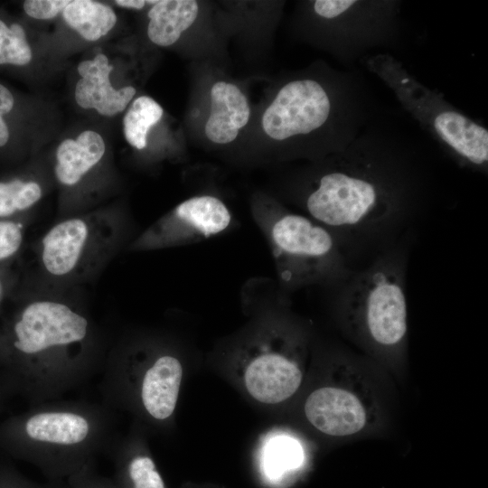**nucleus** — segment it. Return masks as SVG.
<instances>
[{"instance_id":"2eb2a0df","label":"nucleus","mask_w":488,"mask_h":488,"mask_svg":"<svg viewBox=\"0 0 488 488\" xmlns=\"http://www.w3.org/2000/svg\"><path fill=\"white\" fill-rule=\"evenodd\" d=\"M199 5L193 0L156 1L147 15V35L156 45L174 44L195 21Z\"/></svg>"},{"instance_id":"423d86ee","label":"nucleus","mask_w":488,"mask_h":488,"mask_svg":"<svg viewBox=\"0 0 488 488\" xmlns=\"http://www.w3.org/2000/svg\"><path fill=\"white\" fill-rule=\"evenodd\" d=\"M361 63L380 79L402 107L461 167L483 174L488 168V130L426 87L388 53L367 54Z\"/></svg>"},{"instance_id":"f257e3e1","label":"nucleus","mask_w":488,"mask_h":488,"mask_svg":"<svg viewBox=\"0 0 488 488\" xmlns=\"http://www.w3.org/2000/svg\"><path fill=\"white\" fill-rule=\"evenodd\" d=\"M314 179L305 200L311 219L341 239H371L401 221L415 182L393 141L363 130Z\"/></svg>"},{"instance_id":"5701e85b","label":"nucleus","mask_w":488,"mask_h":488,"mask_svg":"<svg viewBox=\"0 0 488 488\" xmlns=\"http://www.w3.org/2000/svg\"><path fill=\"white\" fill-rule=\"evenodd\" d=\"M70 3L69 0H26L23 2V7L30 17L47 20L54 18Z\"/></svg>"},{"instance_id":"9d476101","label":"nucleus","mask_w":488,"mask_h":488,"mask_svg":"<svg viewBox=\"0 0 488 488\" xmlns=\"http://www.w3.org/2000/svg\"><path fill=\"white\" fill-rule=\"evenodd\" d=\"M244 379L248 391L255 399L276 404L298 389L303 375L297 361L286 353L265 351L250 361Z\"/></svg>"},{"instance_id":"a211bd4d","label":"nucleus","mask_w":488,"mask_h":488,"mask_svg":"<svg viewBox=\"0 0 488 488\" xmlns=\"http://www.w3.org/2000/svg\"><path fill=\"white\" fill-rule=\"evenodd\" d=\"M162 107L151 97L136 98L127 109L123 119L124 136L127 143L141 150L146 145L149 129L162 117Z\"/></svg>"},{"instance_id":"b1692460","label":"nucleus","mask_w":488,"mask_h":488,"mask_svg":"<svg viewBox=\"0 0 488 488\" xmlns=\"http://www.w3.org/2000/svg\"><path fill=\"white\" fill-rule=\"evenodd\" d=\"M22 272L15 265L0 267V316L16 291Z\"/></svg>"},{"instance_id":"6ab92c4d","label":"nucleus","mask_w":488,"mask_h":488,"mask_svg":"<svg viewBox=\"0 0 488 488\" xmlns=\"http://www.w3.org/2000/svg\"><path fill=\"white\" fill-rule=\"evenodd\" d=\"M33 58L32 49L23 27L17 23H6L0 18V66L23 67Z\"/></svg>"},{"instance_id":"9b49d317","label":"nucleus","mask_w":488,"mask_h":488,"mask_svg":"<svg viewBox=\"0 0 488 488\" xmlns=\"http://www.w3.org/2000/svg\"><path fill=\"white\" fill-rule=\"evenodd\" d=\"M77 70L81 78L76 83L74 96L83 108H94L102 116L112 117L122 112L136 94L132 86L119 89L111 86L109 74L113 66L103 53L80 62Z\"/></svg>"},{"instance_id":"f8f14e48","label":"nucleus","mask_w":488,"mask_h":488,"mask_svg":"<svg viewBox=\"0 0 488 488\" xmlns=\"http://www.w3.org/2000/svg\"><path fill=\"white\" fill-rule=\"evenodd\" d=\"M105 152V142L95 131H84L76 140L65 139L56 150V180L69 191L75 190L102 161Z\"/></svg>"},{"instance_id":"4be33fe9","label":"nucleus","mask_w":488,"mask_h":488,"mask_svg":"<svg viewBox=\"0 0 488 488\" xmlns=\"http://www.w3.org/2000/svg\"><path fill=\"white\" fill-rule=\"evenodd\" d=\"M28 220H0V267L17 263L25 244Z\"/></svg>"},{"instance_id":"1a4fd4ad","label":"nucleus","mask_w":488,"mask_h":488,"mask_svg":"<svg viewBox=\"0 0 488 488\" xmlns=\"http://www.w3.org/2000/svg\"><path fill=\"white\" fill-rule=\"evenodd\" d=\"M351 381L321 387L307 397L305 417L320 432L349 437L364 431L374 421L371 396L362 384Z\"/></svg>"},{"instance_id":"f3484780","label":"nucleus","mask_w":488,"mask_h":488,"mask_svg":"<svg viewBox=\"0 0 488 488\" xmlns=\"http://www.w3.org/2000/svg\"><path fill=\"white\" fill-rule=\"evenodd\" d=\"M66 23L87 41H97L106 35L116 24L113 9L100 2L75 0L62 11Z\"/></svg>"},{"instance_id":"a878e982","label":"nucleus","mask_w":488,"mask_h":488,"mask_svg":"<svg viewBox=\"0 0 488 488\" xmlns=\"http://www.w3.org/2000/svg\"><path fill=\"white\" fill-rule=\"evenodd\" d=\"M70 488H115V486L113 483L91 477L85 469H82L70 476Z\"/></svg>"},{"instance_id":"ddd939ff","label":"nucleus","mask_w":488,"mask_h":488,"mask_svg":"<svg viewBox=\"0 0 488 488\" xmlns=\"http://www.w3.org/2000/svg\"><path fill=\"white\" fill-rule=\"evenodd\" d=\"M250 108L234 84L218 81L211 89V113L205 124L206 136L216 144H228L249 122Z\"/></svg>"},{"instance_id":"39448f33","label":"nucleus","mask_w":488,"mask_h":488,"mask_svg":"<svg viewBox=\"0 0 488 488\" xmlns=\"http://www.w3.org/2000/svg\"><path fill=\"white\" fill-rule=\"evenodd\" d=\"M253 215L286 290L314 285L338 286L352 274L338 239L310 217L273 202L258 204Z\"/></svg>"},{"instance_id":"412c9836","label":"nucleus","mask_w":488,"mask_h":488,"mask_svg":"<svg viewBox=\"0 0 488 488\" xmlns=\"http://www.w3.org/2000/svg\"><path fill=\"white\" fill-rule=\"evenodd\" d=\"M118 477L120 488H165L154 461L145 455L132 458Z\"/></svg>"},{"instance_id":"0eeeda50","label":"nucleus","mask_w":488,"mask_h":488,"mask_svg":"<svg viewBox=\"0 0 488 488\" xmlns=\"http://www.w3.org/2000/svg\"><path fill=\"white\" fill-rule=\"evenodd\" d=\"M401 5L396 0H316L314 14L332 29L334 48L345 62L363 58L398 35Z\"/></svg>"},{"instance_id":"20e7f679","label":"nucleus","mask_w":488,"mask_h":488,"mask_svg":"<svg viewBox=\"0 0 488 488\" xmlns=\"http://www.w3.org/2000/svg\"><path fill=\"white\" fill-rule=\"evenodd\" d=\"M406 263L403 252L391 249L345 279L338 307L345 327L370 351L399 353L408 333Z\"/></svg>"},{"instance_id":"7ed1b4c3","label":"nucleus","mask_w":488,"mask_h":488,"mask_svg":"<svg viewBox=\"0 0 488 488\" xmlns=\"http://www.w3.org/2000/svg\"><path fill=\"white\" fill-rule=\"evenodd\" d=\"M128 235L129 221L113 209L61 218L34 242L33 269L22 272L21 282L39 291L66 294L97 277Z\"/></svg>"},{"instance_id":"aec40b11","label":"nucleus","mask_w":488,"mask_h":488,"mask_svg":"<svg viewBox=\"0 0 488 488\" xmlns=\"http://www.w3.org/2000/svg\"><path fill=\"white\" fill-rule=\"evenodd\" d=\"M265 468L272 476L295 468L302 461V449L299 444L288 436L271 439L265 449Z\"/></svg>"},{"instance_id":"4468645a","label":"nucleus","mask_w":488,"mask_h":488,"mask_svg":"<svg viewBox=\"0 0 488 488\" xmlns=\"http://www.w3.org/2000/svg\"><path fill=\"white\" fill-rule=\"evenodd\" d=\"M183 375L180 361L169 354L155 360L146 370L141 399L146 411L156 419L170 417L176 406Z\"/></svg>"},{"instance_id":"c85d7f7f","label":"nucleus","mask_w":488,"mask_h":488,"mask_svg":"<svg viewBox=\"0 0 488 488\" xmlns=\"http://www.w3.org/2000/svg\"><path fill=\"white\" fill-rule=\"evenodd\" d=\"M0 397H1V389H0Z\"/></svg>"},{"instance_id":"dca6fc26","label":"nucleus","mask_w":488,"mask_h":488,"mask_svg":"<svg viewBox=\"0 0 488 488\" xmlns=\"http://www.w3.org/2000/svg\"><path fill=\"white\" fill-rule=\"evenodd\" d=\"M43 195L42 183L26 175L0 178V220H28Z\"/></svg>"},{"instance_id":"cd10ccee","label":"nucleus","mask_w":488,"mask_h":488,"mask_svg":"<svg viewBox=\"0 0 488 488\" xmlns=\"http://www.w3.org/2000/svg\"><path fill=\"white\" fill-rule=\"evenodd\" d=\"M115 4H117L118 6L139 10V9H142L146 5V1H142V0H117V1H115Z\"/></svg>"},{"instance_id":"bb28decb","label":"nucleus","mask_w":488,"mask_h":488,"mask_svg":"<svg viewBox=\"0 0 488 488\" xmlns=\"http://www.w3.org/2000/svg\"><path fill=\"white\" fill-rule=\"evenodd\" d=\"M0 488H60L54 485H36L32 483H27L22 481H19L15 477H11L10 475L3 478Z\"/></svg>"},{"instance_id":"6e6552de","label":"nucleus","mask_w":488,"mask_h":488,"mask_svg":"<svg viewBox=\"0 0 488 488\" xmlns=\"http://www.w3.org/2000/svg\"><path fill=\"white\" fill-rule=\"evenodd\" d=\"M231 212L211 195L189 198L128 242L134 252L159 250L201 241L225 231L231 224Z\"/></svg>"},{"instance_id":"393cba45","label":"nucleus","mask_w":488,"mask_h":488,"mask_svg":"<svg viewBox=\"0 0 488 488\" xmlns=\"http://www.w3.org/2000/svg\"><path fill=\"white\" fill-rule=\"evenodd\" d=\"M15 105L11 90L0 83V148H4L10 141V128L5 117L10 114Z\"/></svg>"},{"instance_id":"f03ea898","label":"nucleus","mask_w":488,"mask_h":488,"mask_svg":"<svg viewBox=\"0 0 488 488\" xmlns=\"http://www.w3.org/2000/svg\"><path fill=\"white\" fill-rule=\"evenodd\" d=\"M0 316V367L8 384L22 385L39 369L81 355L91 337L87 316L65 294L20 284Z\"/></svg>"}]
</instances>
